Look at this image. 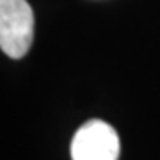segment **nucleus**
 I'll return each mask as SVG.
<instances>
[{
	"label": "nucleus",
	"instance_id": "obj_1",
	"mask_svg": "<svg viewBox=\"0 0 160 160\" xmlns=\"http://www.w3.org/2000/svg\"><path fill=\"white\" fill-rule=\"evenodd\" d=\"M34 41V12L27 0H0V50L22 59Z\"/></svg>",
	"mask_w": 160,
	"mask_h": 160
},
{
	"label": "nucleus",
	"instance_id": "obj_2",
	"mask_svg": "<svg viewBox=\"0 0 160 160\" xmlns=\"http://www.w3.org/2000/svg\"><path fill=\"white\" fill-rule=\"evenodd\" d=\"M119 135L102 119H91L75 132L71 139V160H118Z\"/></svg>",
	"mask_w": 160,
	"mask_h": 160
}]
</instances>
